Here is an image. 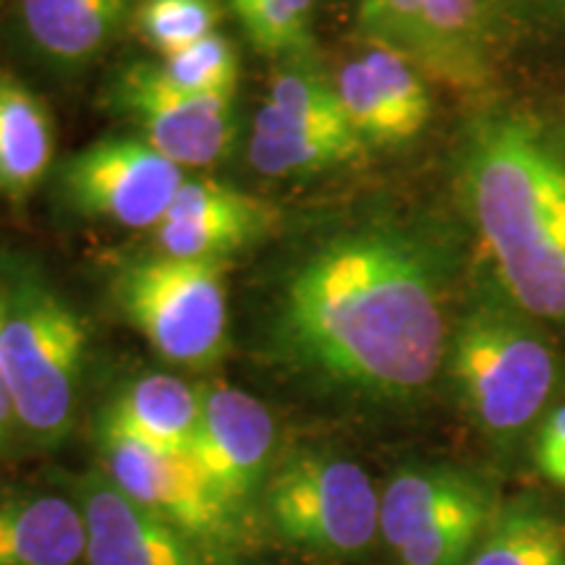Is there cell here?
<instances>
[{
  "instance_id": "obj_1",
  "label": "cell",
  "mask_w": 565,
  "mask_h": 565,
  "mask_svg": "<svg viewBox=\"0 0 565 565\" xmlns=\"http://www.w3.org/2000/svg\"><path fill=\"white\" fill-rule=\"evenodd\" d=\"M273 343L317 385L372 404H412L448 359L435 257L395 228L330 238L288 275Z\"/></svg>"
},
{
  "instance_id": "obj_2",
  "label": "cell",
  "mask_w": 565,
  "mask_h": 565,
  "mask_svg": "<svg viewBox=\"0 0 565 565\" xmlns=\"http://www.w3.org/2000/svg\"><path fill=\"white\" fill-rule=\"evenodd\" d=\"M463 189L513 307L565 320L563 154L515 118H482L466 139Z\"/></svg>"
},
{
  "instance_id": "obj_3",
  "label": "cell",
  "mask_w": 565,
  "mask_h": 565,
  "mask_svg": "<svg viewBox=\"0 0 565 565\" xmlns=\"http://www.w3.org/2000/svg\"><path fill=\"white\" fill-rule=\"evenodd\" d=\"M0 294V366L19 433L34 448L55 450L74 433L79 412L87 324L32 270L13 267Z\"/></svg>"
},
{
  "instance_id": "obj_4",
  "label": "cell",
  "mask_w": 565,
  "mask_h": 565,
  "mask_svg": "<svg viewBox=\"0 0 565 565\" xmlns=\"http://www.w3.org/2000/svg\"><path fill=\"white\" fill-rule=\"evenodd\" d=\"M448 370L479 433L511 445L540 419L557 385V359L521 309L477 303L448 343Z\"/></svg>"
},
{
  "instance_id": "obj_5",
  "label": "cell",
  "mask_w": 565,
  "mask_h": 565,
  "mask_svg": "<svg viewBox=\"0 0 565 565\" xmlns=\"http://www.w3.org/2000/svg\"><path fill=\"white\" fill-rule=\"evenodd\" d=\"M259 519L301 553L359 561L380 542V490L353 458L330 448H296L275 461Z\"/></svg>"
},
{
  "instance_id": "obj_6",
  "label": "cell",
  "mask_w": 565,
  "mask_h": 565,
  "mask_svg": "<svg viewBox=\"0 0 565 565\" xmlns=\"http://www.w3.org/2000/svg\"><path fill=\"white\" fill-rule=\"evenodd\" d=\"M225 263L166 254L131 259L113 278V299L126 322L168 364L207 372L231 343Z\"/></svg>"
},
{
  "instance_id": "obj_7",
  "label": "cell",
  "mask_w": 565,
  "mask_h": 565,
  "mask_svg": "<svg viewBox=\"0 0 565 565\" xmlns=\"http://www.w3.org/2000/svg\"><path fill=\"white\" fill-rule=\"evenodd\" d=\"M100 466L126 494L171 524L212 565H249L263 542L252 524L225 503L186 454L150 448L129 435L100 429Z\"/></svg>"
},
{
  "instance_id": "obj_8",
  "label": "cell",
  "mask_w": 565,
  "mask_h": 565,
  "mask_svg": "<svg viewBox=\"0 0 565 565\" xmlns=\"http://www.w3.org/2000/svg\"><path fill=\"white\" fill-rule=\"evenodd\" d=\"M186 181L181 166L141 137L97 139L68 154L58 189L71 210L124 228H154Z\"/></svg>"
},
{
  "instance_id": "obj_9",
  "label": "cell",
  "mask_w": 565,
  "mask_h": 565,
  "mask_svg": "<svg viewBox=\"0 0 565 565\" xmlns=\"http://www.w3.org/2000/svg\"><path fill=\"white\" fill-rule=\"evenodd\" d=\"M200 433L186 456L233 511L263 526L259 498L278 461L273 414L254 395L223 380L200 383Z\"/></svg>"
},
{
  "instance_id": "obj_10",
  "label": "cell",
  "mask_w": 565,
  "mask_h": 565,
  "mask_svg": "<svg viewBox=\"0 0 565 565\" xmlns=\"http://www.w3.org/2000/svg\"><path fill=\"white\" fill-rule=\"evenodd\" d=\"M113 103L141 129V139L181 168L228 158L236 141V110L228 97L175 89L152 63L121 71Z\"/></svg>"
},
{
  "instance_id": "obj_11",
  "label": "cell",
  "mask_w": 565,
  "mask_h": 565,
  "mask_svg": "<svg viewBox=\"0 0 565 565\" xmlns=\"http://www.w3.org/2000/svg\"><path fill=\"white\" fill-rule=\"evenodd\" d=\"M282 221L267 200L212 179H186L152 228L154 254L225 263L270 238Z\"/></svg>"
},
{
  "instance_id": "obj_12",
  "label": "cell",
  "mask_w": 565,
  "mask_h": 565,
  "mask_svg": "<svg viewBox=\"0 0 565 565\" xmlns=\"http://www.w3.org/2000/svg\"><path fill=\"white\" fill-rule=\"evenodd\" d=\"M74 500L87 529V565H212L186 536L126 494L103 466L74 479Z\"/></svg>"
},
{
  "instance_id": "obj_13",
  "label": "cell",
  "mask_w": 565,
  "mask_h": 565,
  "mask_svg": "<svg viewBox=\"0 0 565 565\" xmlns=\"http://www.w3.org/2000/svg\"><path fill=\"white\" fill-rule=\"evenodd\" d=\"M492 498H498V490L461 466H401L380 490V542L395 553L445 515Z\"/></svg>"
},
{
  "instance_id": "obj_14",
  "label": "cell",
  "mask_w": 565,
  "mask_h": 565,
  "mask_svg": "<svg viewBox=\"0 0 565 565\" xmlns=\"http://www.w3.org/2000/svg\"><path fill=\"white\" fill-rule=\"evenodd\" d=\"M139 0H19V32L53 68H82L108 51Z\"/></svg>"
},
{
  "instance_id": "obj_15",
  "label": "cell",
  "mask_w": 565,
  "mask_h": 565,
  "mask_svg": "<svg viewBox=\"0 0 565 565\" xmlns=\"http://www.w3.org/2000/svg\"><path fill=\"white\" fill-rule=\"evenodd\" d=\"M0 565H87V529L74 498L0 494Z\"/></svg>"
},
{
  "instance_id": "obj_16",
  "label": "cell",
  "mask_w": 565,
  "mask_h": 565,
  "mask_svg": "<svg viewBox=\"0 0 565 565\" xmlns=\"http://www.w3.org/2000/svg\"><path fill=\"white\" fill-rule=\"evenodd\" d=\"M200 385L158 372L121 387L103 412L100 429L129 435L168 454H189L200 433Z\"/></svg>"
},
{
  "instance_id": "obj_17",
  "label": "cell",
  "mask_w": 565,
  "mask_h": 565,
  "mask_svg": "<svg viewBox=\"0 0 565 565\" xmlns=\"http://www.w3.org/2000/svg\"><path fill=\"white\" fill-rule=\"evenodd\" d=\"M55 154L51 110L11 71L0 68V196L26 202Z\"/></svg>"
},
{
  "instance_id": "obj_18",
  "label": "cell",
  "mask_w": 565,
  "mask_h": 565,
  "mask_svg": "<svg viewBox=\"0 0 565 565\" xmlns=\"http://www.w3.org/2000/svg\"><path fill=\"white\" fill-rule=\"evenodd\" d=\"M419 68L450 87H477L487 74L490 0H419Z\"/></svg>"
},
{
  "instance_id": "obj_19",
  "label": "cell",
  "mask_w": 565,
  "mask_h": 565,
  "mask_svg": "<svg viewBox=\"0 0 565 565\" xmlns=\"http://www.w3.org/2000/svg\"><path fill=\"white\" fill-rule=\"evenodd\" d=\"M463 565H565V521L536 494L500 503Z\"/></svg>"
},
{
  "instance_id": "obj_20",
  "label": "cell",
  "mask_w": 565,
  "mask_h": 565,
  "mask_svg": "<svg viewBox=\"0 0 565 565\" xmlns=\"http://www.w3.org/2000/svg\"><path fill=\"white\" fill-rule=\"evenodd\" d=\"M366 150L362 134L341 131H252L249 162L263 175L291 179L349 166Z\"/></svg>"
},
{
  "instance_id": "obj_21",
  "label": "cell",
  "mask_w": 565,
  "mask_h": 565,
  "mask_svg": "<svg viewBox=\"0 0 565 565\" xmlns=\"http://www.w3.org/2000/svg\"><path fill=\"white\" fill-rule=\"evenodd\" d=\"M221 19V0H139L134 11L139 38L162 58L217 32Z\"/></svg>"
},
{
  "instance_id": "obj_22",
  "label": "cell",
  "mask_w": 565,
  "mask_h": 565,
  "mask_svg": "<svg viewBox=\"0 0 565 565\" xmlns=\"http://www.w3.org/2000/svg\"><path fill=\"white\" fill-rule=\"evenodd\" d=\"M259 53L303 55L312 47L315 0H228Z\"/></svg>"
},
{
  "instance_id": "obj_23",
  "label": "cell",
  "mask_w": 565,
  "mask_h": 565,
  "mask_svg": "<svg viewBox=\"0 0 565 565\" xmlns=\"http://www.w3.org/2000/svg\"><path fill=\"white\" fill-rule=\"evenodd\" d=\"M500 503L503 500L492 498L445 515L443 521L424 529L404 547L395 550V565H463L475 553L477 542L482 540L484 529Z\"/></svg>"
},
{
  "instance_id": "obj_24",
  "label": "cell",
  "mask_w": 565,
  "mask_h": 565,
  "mask_svg": "<svg viewBox=\"0 0 565 565\" xmlns=\"http://www.w3.org/2000/svg\"><path fill=\"white\" fill-rule=\"evenodd\" d=\"M160 74L181 92L233 100L238 87V51L225 34L212 32L171 58H162Z\"/></svg>"
},
{
  "instance_id": "obj_25",
  "label": "cell",
  "mask_w": 565,
  "mask_h": 565,
  "mask_svg": "<svg viewBox=\"0 0 565 565\" xmlns=\"http://www.w3.org/2000/svg\"><path fill=\"white\" fill-rule=\"evenodd\" d=\"M359 58L364 61L380 92L385 95L395 121L404 131V139H414L427 126L429 113H433L427 84H424L419 68L406 55L395 53L385 45H377V42H370Z\"/></svg>"
},
{
  "instance_id": "obj_26",
  "label": "cell",
  "mask_w": 565,
  "mask_h": 565,
  "mask_svg": "<svg viewBox=\"0 0 565 565\" xmlns=\"http://www.w3.org/2000/svg\"><path fill=\"white\" fill-rule=\"evenodd\" d=\"M335 89L345 116H349L353 129L362 134L364 141H377V145L406 141L391 105H387L385 95L380 92L377 82H374L362 58L343 63V68L338 71Z\"/></svg>"
},
{
  "instance_id": "obj_27",
  "label": "cell",
  "mask_w": 565,
  "mask_h": 565,
  "mask_svg": "<svg viewBox=\"0 0 565 565\" xmlns=\"http://www.w3.org/2000/svg\"><path fill=\"white\" fill-rule=\"evenodd\" d=\"M534 458L542 475H547L550 469H555L557 463L565 461V406H557L547 416L545 424H542L540 437H536Z\"/></svg>"
},
{
  "instance_id": "obj_28",
  "label": "cell",
  "mask_w": 565,
  "mask_h": 565,
  "mask_svg": "<svg viewBox=\"0 0 565 565\" xmlns=\"http://www.w3.org/2000/svg\"><path fill=\"white\" fill-rule=\"evenodd\" d=\"M515 19L565 34V0H500Z\"/></svg>"
},
{
  "instance_id": "obj_29",
  "label": "cell",
  "mask_w": 565,
  "mask_h": 565,
  "mask_svg": "<svg viewBox=\"0 0 565 565\" xmlns=\"http://www.w3.org/2000/svg\"><path fill=\"white\" fill-rule=\"evenodd\" d=\"M0 315H3V294H0ZM21 437L17 412H13L9 387H6L3 366H0V456H9Z\"/></svg>"
},
{
  "instance_id": "obj_30",
  "label": "cell",
  "mask_w": 565,
  "mask_h": 565,
  "mask_svg": "<svg viewBox=\"0 0 565 565\" xmlns=\"http://www.w3.org/2000/svg\"><path fill=\"white\" fill-rule=\"evenodd\" d=\"M545 477L550 479V482L557 484V487H563V490H565V461H563V463H557L555 469H550Z\"/></svg>"
}]
</instances>
